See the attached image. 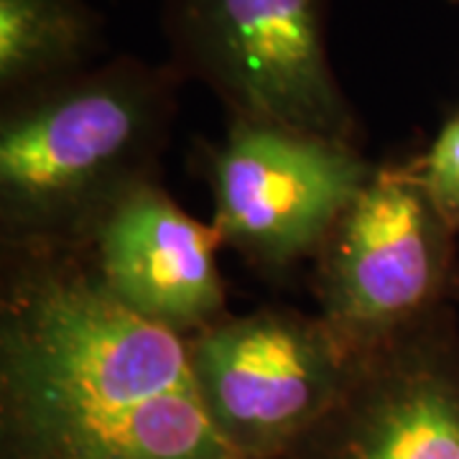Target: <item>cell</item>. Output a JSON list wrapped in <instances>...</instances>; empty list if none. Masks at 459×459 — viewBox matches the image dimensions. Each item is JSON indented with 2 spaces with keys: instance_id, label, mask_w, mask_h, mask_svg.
Here are the masks:
<instances>
[{
  "instance_id": "6da1fadb",
  "label": "cell",
  "mask_w": 459,
  "mask_h": 459,
  "mask_svg": "<svg viewBox=\"0 0 459 459\" xmlns=\"http://www.w3.org/2000/svg\"><path fill=\"white\" fill-rule=\"evenodd\" d=\"M0 459H246L186 337L128 312L77 250H0Z\"/></svg>"
},
{
  "instance_id": "7a4b0ae2",
  "label": "cell",
  "mask_w": 459,
  "mask_h": 459,
  "mask_svg": "<svg viewBox=\"0 0 459 459\" xmlns=\"http://www.w3.org/2000/svg\"><path fill=\"white\" fill-rule=\"evenodd\" d=\"M184 82L120 54L0 102V250H77L156 179Z\"/></svg>"
},
{
  "instance_id": "3957f363",
  "label": "cell",
  "mask_w": 459,
  "mask_h": 459,
  "mask_svg": "<svg viewBox=\"0 0 459 459\" xmlns=\"http://www.w3.org/2000/svg\"><path fill=\"white\" fill-rule=\"evenodd\" d=\"M327 18L329 0H161L169 66L204 84L230 117L358 146Z\"/></svg>"
},
{
  "instance_id": "277c9868",
  "label": "cell",
  "mask_w": 459,
  "mask_h": 459,
  "mask_svg": "<svg viewBox=\"0 0 459 459\" xmlns=\"http://www.w3.org/2000/svg\"><path fill=\"white\" fill-rule=\"evenodd\" d=\"M449 238L416 164L373 169L314 255L319 316L358 358L434 316Z\"/></svg>"
},
{
  "instance_id": "5b68a950",
  "label": "cell",
  "mask_w": 459,
  "mask_h": 459,
  "mask_svg": "<svg viewBox=\"0 0 459 459\" xmlns=\"http://www.w3.org/2000/svg\"><path fill=\"white\" fill-rule=\"evenodd\" d=\"M204 409L246 459H283L327 413L358 355L316 314H225L186 337Z\"/></svg>"
},
{
  "instance_id": "8992f818",
  "label": "cell",
  "mask_w": 459,
  "mask_h": 459,
  "mask_svg": "<svg viewBox=\"0 0 459 459\" xmlns=\"http://www.w3.org/2000/svg\"><path fill=\"white\" fill-rule=\"evenodd\" d=\"M207 164L222 246L271 273L316 255L376 169L352 143L235 117Z\"/></svg>"
},
{
  "instance_id": "52a82bcc",
  "label": "cell",
  "mask_w": 459,
  "mask_h": 459,
  "mask_svg": "<svg viewBox=\"0 0 459 459\" xmlns=\"http://www.w3.org/2000/svg\"><path fill=\"white\" fill-rule=\"evenodd\" d=\"M283 459H459V350L437 314L360 355L334 406Z\"/></svg>"
},
{
  "instance_id": "ba28073f",
  "label": "cell",
  "mask_w": 459,
  "mask_h": 459,
  "mask_svg": "<svg viewBox=\"0 0 459 459\" xmlns=\"http://www.w3.org/2000/svg\"><path fill=\"white\" fill-rule=\"evenodd\" d=\"M220 246L217 228L184 212L153 179L115 202L77 253L128 312L192 337L228 314Z\"/></svg>"
},
{
  "instance_id": "9c48e42d",
  "label": "cell",
  "mask_w": 459,
  "mask_h": 459,
  "mask_svg": "<svg viewBox=\"0 0 459 459\" xmlns=\"http://www.w3.org/2000/svg\"><path fill=\"white\" fill-rule=\"evenodd\" d=\"M102 49L87 0H0V102L98 65Z\"/></svg>"
},
{
  "instance_id": "30bf717a",
  "label": "cell",
  "mask_w": 459,
  "mask_h": 459,
  "mask_svg": "<svg viewBox=\"0 0 459 459\" xmlns=\"http://www.w3.org/2000/svg\"><path fill=\"white\" fill-rule=\"evenodd\" d=\"M416 171L452 228H459V115L437 133Z\"/></svg>"
}]
</instances>
